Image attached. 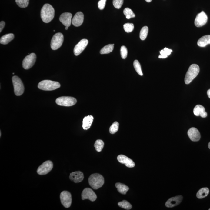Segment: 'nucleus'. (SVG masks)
I'll return each instance as SVG.
<instances>
[{
  "mask_svg": "<svg viewBox=\"0 0 210 210\" xmlns=\"http://www.w3.org/2000/svg\"><path fill=\"white\" fill-rule=\"evenodd\" d=\"M104 145V142L102 140L98 139L95 141L94 144V147L96 150L98 152H101L103 148Z\"/></svg>",
  "mask_w": 210,
  "mask_h": 210,
  "instance_id": "nucleus-28",
  "label": "nucleus"
},
{
  "mask_svg": "<svg viewBox=\"0 0 210 210\" xmlns=\"http://www.w3.org/2000/svg\"><path fill=\"white\" fill-rule=\"evenodd\" d=\"M106 0H100L98 3V8L100 10H103L105 8Z\"/></svg>",
  "mask_w": 210,
  "mask_h": 210,
  "instance_id": "nucleus-38",
  "label": "nucleus"
},
{
  "mask_svg": "<svg viewBox=\"0 0 210 210\" xmlns=\"http://www.w3.org/2000/svg\"><path fill=\"white\" fill-rule=\"evenodd\" d=\"M53 162L50 160L45 161L38 167L37 173L40 175H45L52 171L53 168Z\"/></svg>",
  "mask_w": 210,
  "mask_h": 210,
  "instance_id": "nucleus-8",
  "label": "nucleus"
},
{
  "mask_svg": "<svg viewBox=\"0 0 210 210\" xmlns=\"http://www.w3.org/2000/svg\"><path fill=\"white\" fill-rule=\"evenodd\" d=\"M193 113L196 116H200L203 118L206 117L208 114L205 112V108L202 105H197L193 109Z\"/></svg>",
  "mask_w": 210,
  "mask_h": 210,
  "instance_id": "nucleus-20",
  "label": "nucleus"
},
{
  "mask_svg": "<svg viewBox=\"0 0 210 210\" xmlns=\"http://www.w3.org/2000/svg\"><path fill=\"white\" fill-rule=\"evenodd\" d=\"M208 20V16L204 12L202 11L196 16L195 20V25L198 27H202L207 23Z\"/></svg>",
  "mask_w": 210,
  "mask_h": 210,
  "instance_id": "nucleus-12",
  "label": "nucleus"
},
{
  "mask_svg": "<svg viewBox=\"0 0 210 210\" xmlns=\"http://www.w3.org/2000/svg\"><path fill=\"white\" fill-rule=\"evenodd\" d=\"M12 80L15 94L18 96L21 95L24 93L25 88L21 79L18 76L15 75L12 78Z\"/></svg>",
  "mask_w": 210,
  "mask_h": 210,
  "instance_id": "nucleus-5",
  "label": "nucleus"
},
{
  "mask_svg": "<svg viewBox=\"0 0 210 210\" xmlns=\"http://www.w3.org/2000/svg\"><path fill=\"white\" fill-rule=\"evenodd\" d=\"M1 131L0 132V137H1Z\"/></svg>",
  "mask_w": 210,
  "mask_h": 210,
  "instance_id": "nucleus-44",
  "label": "nucleus"
},
{
  "mask_svg": "<svg viewBox=\"0 0 210 210\" xmlns=\"http://www.w3.org/2000/svg\"><path fill=\"white\" fill-rule=\"evenodd\" d=\"M123 13L127 19H130L132 18L135 17V14L134 13L132 10L129 8H125L123 10Z\"/></svg>",
  "mask_w": 210,
  "mask_h": 210,
  "instance_id": "nucleus-31",
  "label": "nucleus"
},
{
  "mask_svg": "<svg viewBox=\"0 0 210 210\" xmlns=\"http://www.w3.org/2000/svg\"><path fill=\"white\" fill-rule=\"evenodd\" d=\"M207 94H208V97L210 98V89H209L207 92Z\"/></svg>",
  "mask_w": 210,
  "mask_h": 210,
  "instance_id": "nucleus-40",
  "label": "nucleus"
},
{
  "mask_svg": "<svg viewBox=\"0 0 210 210\" xmlns=\"http://www.w3.org/2000/svg\"><path fill=\"white\" fill-rule=\"evenodd\" d=\"M55 10L52 5L48 4H45L42 8L41 12V18L45 23L50 22L54 18Z\"/></svg>",
  "mask_w": 210,
  "mask_h": 210,
  "instance_id": "nucleus-1",
  "label": "nucleus"
},
{
  "mask_svg": "<svg viewBox=\"0 0 210 210\" xmlns=\"http://www.w3.org/2000/svg\"><path fill=\"white\" fill-rule=\"evenodd\" d=\"M134 66L135 71L138 72V75H141V76H142V75H143V73L142 69H141V65H140L139 62H138V60H135V61H134Z\"/></svg>",
  "mask_w": 210,
  "mask_h": 210,
  "instance_id": "nucleus-33",
  "label": "nucleus"
},
{
  "mask_svg": "<svg viewBox=\"0 0 210 210\" xmlns=\"http://www.w3.org/2000/svg\"><path fill=\"white\" fill-rule=\"evenodd\" d=\"M188 135L189 138L195 142L199 141L201 138L199 132L197 128L194 127L189 129L188 132Z\"/></svg>",
  "mask_w": 210,
  "mask_h": 210,
  "instance_id": "nucleus-16",
  "label": "nucleus"
},
{
  "mask_svg": "<svg viewBox=\"0 0 210 210\" xmlns=\"http://www.w3.org/2000/svg\"><path fill=\"white\" fill-rule=\"evenodd\" d=\"M124 0H113V5L116 9H119L122 7Z\"/></svg>",
  "mask_w": 210,
  "mask_h": 210,
  "instance_id": "nucleus-37",
  "label": "nucleus"
},
{
  "mask_svg": "<svg viewBox=\"0 0 210 210\" xmlns=\"http://www.w3.org/2000/svg\"><path fill=\"white\" fill-rule=\"evenodd\" d=\"M36 60V55L32 53L26 56L23 60L22 65L25 69L28 70L31 68L35 64Z\"/></svg>",
  "mask_w": 210,
  "mask_h": 210,
  "instance_id": "nucleus-10",
  "label": "nucleus"
},
{
  "mask_svg": "<svg viewBox=\"0 0 210 210\" xmlns=\"http://www.w3.org/2000/svg\"><path fill=\"white\" fill-rule=\"evenodd\" d=\"M121 55L122 58L125 59L127 57L128 51L127 48L126 46H123L120 49Z\"/></svg>",
  "mask_w": 210,
  "mask_h": 210,
  "instance_id": "nucleus-36",
  "label": "nucleus"
},
{
  "mask_svg": "<svg viewBox=\"0 0 210 210\" xmlns=\"http://www.w3.org/2000/svg\"><path fill=\"white\" fill-rule=\"evenodd\" d=\"M65 30H68V27H66L65 28Z\"/></svg>",
  "mask_w": 210,
  "mask_h": 210,
  "instance_id": "nucleus-43",
  "label": "nucleus"
},
{
  "mask_svg": "<svg viewBox=\"0 0 210 210\" xmlns=\"http://www.w3.org/2000/svg\"><path fill=\"white\" fill-rule=\"evenodd\" d=\"M148 31L149 29L147 26H145L142 27L140 33V38L141 40H145L146 39L147 37Z\"/></svg>",
  "mask_w": 210,
  "mask_h": 210,
  "instance_id": "nucleus-29",
  "label": "nucleus"
},
{
  "mask_svg": "<svg viewBox=\"0 0 210 210\" xmlns=\"http://www.w3.org/2000/svg\"><path fill=\"white\" fill-rule=\"evenodd\" d=\"M72 14L69 13H63L60 15V21L65 27H69L72 22Z\"/></svg>",
  "mask_w": 210,
  "mask_h": 210,
  "instance_id": "nucleus-17",
  "label": "nucleus"
},
{
  "mask_svg": "<svg viewBox=\"0 0 210 210\" xmlns=\"http://www.w3.org/2000/svg\"><path fill=\"white\" fill-rule=\"evenodd\" d=\"M88 182L89 185L93 189H97L103 185L104 179V177L101 174H93L89 177Z\"/></svg>",
  "mask_w": 210,
  "mask_h": 210,
  "instance_id": "nucleus-2",
  "label": "nucleus"
},
{
  "mask_svg": "<svg viewBox=\"0 0 210 210\" xmlns=\"http://www.w3.org/2000/svg\"><path fill=\"white\" fill-rule=\"evenodd\" d=\"M115 186L117 189L118 191L122 194L125 195L127 193L129 189L128 186L126 185L119 182H118L115 184Z\"/></svg>",
  "mask_w": 210,
  "mask_h": 210,
  "instance_id": "nucleus-24",
  "label": "nucleus"
},
{
  "mask_svg": "<svg viewBox=\"0 0 210 210\" xmlns=\"http://www.w3.org/2000/svg\"><path fill=\"white\" fill-rule=\"evenodd\" d=\"M117 159L119 163L125 164L126 167L129 168L135 167V163L133 160L124 155H119L117 157Z\"/></svg>",
  "mask_w": 210,
  "mask_h": 210,
  "instance_id": "nucleus-15",
  "label": "nucleus"
},
{
  "mask_svg": "<svg viewBox=\"0 0 210 210\" xmlns=\"http://www.w3.org/2000/svg\"><path fill=\"white\" fill-rule=\"evenodd\" d=\"M14 34L11 33L5 34L0 39V43L2 45H7L14 38Z\"/></svg>",
  "mask_w": 210,
  "mask_h": 210,
  "instance_id": "nucleus-23",
  "label": "nucleus"
},
{
  "mask_svg": "<svg viewBox=\"0 0 210 210\" xmlns=\"http://www.w3.org/2000/svg\"><path fill=\"white\" fill-rule=\"evenodd\" d=\"M88 43V41L86 39H83L75 45L74 49V54L75 56L80 55L84 50Z\"/></svg>",
  "mask_w": 210,
  "mask_h": 210,
  "instance_id": "nucleus-13",
  "label": "nucleus"
},
{
  "mask_svg": "<svg viewBox=\"0 0 210 210\" xmlns=\"http://www.w3.org/2000/svg\"><path fill=\"white\" fill-rule=\"evenodd\" d=\"M64 37L61 33H57L55 34L51 40V47L53 50H57L62 45L64 42Z\"/></svg>",
  "mask_w": 210,
  "mask_h": 210,
  "instance_id": "nucleus-7",
  "label": "nucleus"
},
{
  "mask_svg": "<svg viewBox=\"0 0 210 210\" xmlns=\"http://www.w3.org/2000/svg\"><path fill=\"white\" fill-rule=\"evenodd\" d=\"M209 189L208 188H203L200 189L198 192L197 194V197L198 199L204 198L206 197L209 193Z\"/></svg>",
  "mask_w": 210,
  "mask_h": 210,
  "instance_id": "nucleus-25",
  "label": "nucleus"
},
{
  "mask_svg": "<svg viewBox=\"0 0 210 210\" xmlns=\"http://www.w3.org/2000/svg\"><path fill=\"white\" fill-rule=\"evenodd\" d=\"M183 197L182 195H178L176 197L171 198L167 200L165 203V206L167 208H173L179 205L182 201Z\"/></svg>",
  "mask_w": 210,
  "mask_h": 210,
  "instance_id": "nucleus-14",
  "label": "nucleus"
},
{
  "mask_svg": "<svg viewBox=\"0 0 210 210\" xmlns=\"http://www.w3.org/2000/svg\"><path fill=\"white\" fill-rule=\"evenodd\" d=\"M5 22L1 21V23H0V32H1L3 29L4 27H5Z\"/></svg>",
  "mask_w": 210,
  "mask_h": 210,
  "instance_id": "nucleus-39",
  "label": "nucleus"
},
{
  "mask_svg": "<svg viewBox=\"0 0 210 210\" xmlns=\"http://www.w3.org/2000/svg\"><path fill=\"white\" fill-rule=\"evenodd\" d=\"M60 199L62 205L65 208L71 207L72 202V196L69 192L64 191L60 194Z\"/></svg>",
  "mask_w": 210,
  "mask_h": 210,
  "instance_id": "nucleus-9",
  "label": "nucleus"
},
{
  "mask_svg": "<svg viewBox=\"0 0 210 210\" xmlns=\"http://www.w3.org/2000/svg\"><path fill=\"white\" fill-rule=\"evenodd\" d=\"M93 119L94 118L92 115H89L84 118L82 125L84 130H87L90 128L93 123Z\"/></svg>",
  "mask_w": 210,
  "mask_h": 210,
  "instance_id": "nucleus-21",
  "label": "nucleus"
},
{
  "mask_svg": "<svg viewBox=\"0 0 210 210\" xmlns=\"http://www.w3.org/2000/svg\"><path fill=\"white\" fill-rule=\"evenodd\" d=\"M118 122H115L109 128V132L111 134H115L118 131L119 129Z\"/></svg>",
  "mask_w": 210,
  "mask_h": 210,
  "instance_id": "nucleus-32",
  "label": "nucleus"
},
{
  "mask_svg": "<svg viewBox=\"0 0 210 210\" xmlns=\"http://www.w3.org/2000/svg\"><path fill=\"white\" fill-rule=\"evenodd\" d=\"M210 44V35H206L202 37L197 42L199 46L204 47L207 45Z\"/></svg>",
  "mask_w": 210,
  "mask_h": 210,
  "instance_id": "nucleus-22",
  "label": "nucleus"
},
{
  "mask_svg": "<svg viewBox=\"0 0 210 210\" xmlns=\"http://www.w3.org/2000/svg\"><path fill=\"white\" fill-rule=\"evenodd\" d=\"M60 87V84L59 82L49 80L42 81L38 85V88L45 91H52Z\"/></svg>",
  "mask_w": 210,
  "mask_h": 210,
  "instance_id": "nucleus-4",
  "label": "nucleus"
},
{
  "mask_svg": "<svg viewBox=\"0 0 210 210\" xmlns=\"http://www.w3.org/2000/svg\"><path fill=\"white\" fill-rule=\"evenodd\" d=\"M84 15L82 12L75 14L72 20V23L75 27H78L82 25L83 22Z\"/></svg>",
  "mask_w": 210,
  "mask_h": 210,
  "instance_id": "nucleus-19",
  "label": "nucleus"
},
{
  "mask_svg": "<svg viewBox=\"0 0 210 210\" xmlns=\"http://www.w3.org/2000/svg\"><path fill=\"white\" fill-rule=\"evenodd\" d=\"M172 52V49H169L167 48H164L163 50L160 51V55L159 56V58H165L168 57Z\"/></svg>",
  "mask_w": 210,
  "mask_h": 210,
  "instance_id": "nucleus-27",
  "label": "nucleus"
},
{
  "mask_svg": "<svg viewBox=\"0 0 210 210\" xmlns=\"http://www.w3.org/2000/svg\"><path fill=\"white\" fill-rule=\"evenodd\" d=\"M18 6L21 8H25L28 6L29 0H15Z\"/></svg>",
  "mask_w": 210,
  "mask_h": 210,
  "instance_id": "nucleus-34",
  "label": "nucleus"
},
{
  "mask_svg": "<svg viewBox=\"0 0 210 210\" xmlns=\"http://www.w3.org/2000/svg\"><path fill=\"white\" fill-rule=\"evenodd\" d=\"M200 72V68L197 64H193L189 67L187 72L185 79V83L189 84L198 75Z\"/></svg>",
  "mask_w": 210,
  "mask_h": 210,
  "instance_id": "nucleus-3",
  "label": "nucleus"
},
{
  "mask_svg": "<svg viewBox=\"0 0 210 210\" xmlns=\"http://www.w3.org/2000/svg\"><path fill=\"white\" fill-rule=\"evenodd\" d=\"M145 1H146L147 2H150L152 1V0H145Z\"/></svg>",
  "mask_w": 210,
  "mask_h": 210,
  "instance_id": "nucleus-41",
  "label": "nucleus"
},
{
  "mask_svg": "<svg viewBox=\"0 0 210 210\" xmlns=\"http://www.w3.org/2000/svg\"><path fill=\"white\" fill-rule=\"evenodd\" d=\"M82 200L88 199L93 202L97 199V196L93 190L90 188H86L82 192Z\"/></svg>",
  "mask_w": 210,
  "mask_h": 210,
  "instance_id": "nucleus-11",
  "label": "nucleus"
},
{
  "mask_svg": "<svg viewBox=\"0 0 210 210\" xmlns=\"http://www.w3.org/2000/svg\"><path fill=\"white\" fill-rule=\"evenodd\" d=\"M208 147L210 149V142H209V143H208Z\"/></svg>",
  "mask_w": 210,
  "mask_h": 210,
  "instance_id": "nucleus-42",
  "label": "nucleus"
},
{
  "mask_svg": "<svg viewBox=\"0 0 210 210\" xmlns=\"http://www.w3.org/2000/svg\"><path fill=\"white\" fill-rule=\"evenodd\" d=\"M209 210H210V208H209Z\"/></svg>",
  "mask_w": 210,
  "mask_h": 210,
  "instance_id": "nucleus-45",
  "label": "nucleus"
},
{
  "mask_svg": "<svg viewBox=\"0 0 210 210\" xmlns=\"http://www.w3.org/2000/svg\"><path fill=\"white\" fill-rule=\"evenodd\" d=\"M114 44H109L104 47L100 51L101 54H108L113 50Z\"/></svg>",
  "mask_w": 210,
  "mask_h": 210,
  "instance_id": "nucleus-26",
  "label": "nucleus"
},
{
  "mask_svg": "<svg viewBox=\"0 0 210 210\" xmlns=\"http://www.w3.org/2000/svg\"><path fill=\"white\" fill-rule=\"evenodd\" d=\"M56 103L60 106L70 107L75 105L77 103V100L74 97L64 96L57 98Z\"/></svg>",
  "mask_w": 210,
  "mask_h": 210,
  "instance_id": "nucleus-6",
  "label": "nucleus"
},
{
  "mask_svg": "<svg viewBox=\"0 0 210 210\" xmlns=\"http://www.w3.org/2000/svg\"><path fill=\"white\" fill-rule=\"evenodd\" d=\"M125 31L127 33L132 32L134 29V25L133 23H126L123 25Z\"/></svg>",
  "mask_w": 210,
  "mask_h": 210,
  "instance_id": "nucleus-35",
  "label": "nucleus"
},
{
  "mask_svg": "<svg viewBox=\"0 0 210 210\" xmlns=\"http://www.w3.org/2000/svg\"><path fill=\"white\" fill-rule=\"evenodd\" d=\"M84 178L83 173L80 171L74 172L70 174L69 179L75 183H79L82 182Z\"/></svg>",
  "mask_w": 210,
  "mask_h": 210,
  "instance_id": "nucleus-18",
  "label": "nucleus"
},
{
  "mask_svg": "<svg viewBox=\"0 0 210 210\" xmlns=\"http://www.w3.org/2000/svg\"><path fill=\"white\" fill-rule=\"evenodd\" d=\"M118 205L122 208L126 210H130L132 208V205L127 200H123L118 203Z\"/></svg>",
  "mask_w": 210,
  "mask_h": 210,
  "instance_id": "nucleus-30",
  "label": "nucleus"
}]
</instances>
